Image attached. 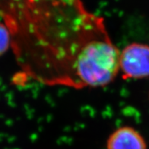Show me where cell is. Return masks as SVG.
<instances>
[{
    "instance_id": "obj_1",
    "label": "cell",
    "mask_w": 149,
    "mask_h": 149,
    "mask_svg": "<svg viewBox=\"0 0 149 149\" xmlns=\"http://www.w3.org/2000/svg\"><path fill=\"white\" fill-rule=\"evenodd\" d=\"M0 18L22 73L47 86H107L120 52L104 18L84 0H0Z\"/></svg>"
},
{
    "instance_id": "obj_2",
    "label": "cell",
    "mask_w": 149,
    "mask_h": 149,
    "mask_svg": "<svg viewBox=\"0 0 149 149\" xmlns=\"http://www.w3.org/2000/svg\"><path fill=\"white\" fill-rule=\"evenodd\" d=\"M119 73L123 79H141L149 77V45L132 43L120 50Z\"/></svg>"
},
{
    "instance_id": "obj_3",
    "label": "cell",
    "mask_w": 149,
    "mask_h": 149,
    "mask_svg": "<svg viewBox=\"0 0 149 149\" xmlns=\"http://www.w3.org/2000/svg\"><path fill=\"white\" fill-rule=\"evenodd\" d=\"M107 149H147L143 136L131 126L114 130L107 140Z\"/></svg>"
},
{
    "instance_id": "obj_4",
    "label": "cell",
    "mask_w": 149,
    "mask_h": 149,
    "mask_svg": "<svg viewBox=\"0 0 149 149\" xmlns=\"http://www.w3.org/2000/svg\"><path fill=\"white\" fill-rule=\"evenodd\" d=\"M9 48H11L10 32L4 22L0 21V56L4 55Z\"/></svg>"
}]
</instances>
